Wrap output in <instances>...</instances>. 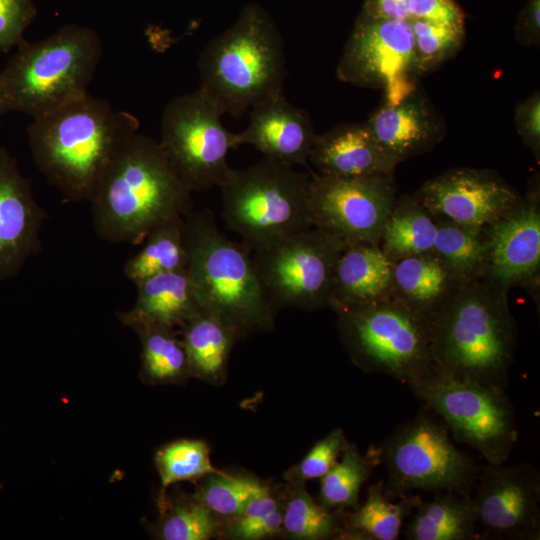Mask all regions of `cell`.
Returning a JSON list of instances; mask_svg holds the SVG:
<instances>
[{"mask_svg": "<svg viewBox=\"0 0 540 540\" xmlns=\"http://www.w3.org/2000/svg\"><path fill=\"white\" fill-rule=\"evenodd\" d=\"M365 125L398 163L432 150L447 130L442 116L417 91L396 104L384 102Z\"/></svg>", "mask_w": 540, "mask_h": 540, "instance_id": "obj_20", "label": "cell"}, {"mask_svg": "<svg viewBox=\"0 0 540 540\" xmlns=\"http://www.w3.org/2000/svg\"><path fill=\"white\" fill-rule=\"evenodd\" d=\"M483 274L502 288L536 284L540 270V192L534 175L526 195L507 213L484 227Z\"/></svg>", "mask_w": 540, "mask_h": 540, "instance_id": "obj_17", "label": "cell"}, {"mask_svg": "<svg viewBox=\"0 0 540 540\" xmlns=\"http://www.w3.org/2000/svg\"><path fill=\"white\" fill-rule=\"evenodd\" d=\"M409 520L408 540H480L472 493L446 490L431 500L420 497Z\"/></svg>", "mask_w": 540, "mask_h": 540, "instance_id": "obj_25", "label": "cell"}, {"mask_svg": "<svg viewBox=\"0 0 540 540\" xmlns=\"http://www.w3.org/2000/svg\"><path fill=\"white\" fill-rule=\"evenodd\" d=\"M36 14L33 0H0V53L26 42L24 31Z\"/></svg>", "mask_w": 540, "mask_h": 540, "instance_id": "obj_39", "label": "cell"}, {"mask_svg": "<svg viewBox=\"0 0 540 540\" xmlns=\"http://www.w3.org/2000/svg\"><path fill=\"white\" fill-rule=\"evenodd\" d=\"M3 114H5V113H4L3 109H2V105H1V102H0V118H1V116H2Z\"/></svg>", "mask_w": 540, "mask_h": 540, "instance_id": "obj_44", "label": "cell"}, {"mask_svg": "<svg viewBox=\"0 0 540 540\" xmlns=\"http://www.w3.org/2000/svg\"><path fill=\"white\" fill-rule=\"evenodd\" d=\"M346 246L317 227L286 235L251 251L272 308L317 310L329 305L336 261Z\"/></svg>", "mask_w": 540, "mask_h": 540, "instance_id": "obj_12", "label": "cell"}, {"mask_svg": "<svg viewBox=\"0 0 540 540\" xmlns=\"http://www.w3.org/2000/svg\"><path fill=\"white\" fill-rule=\"evenodd\" d=\"M420 496L410 493L396 503L384 492V483L369 486L365 502L344 518L345 536L365 540H396Z\"/></svg>", "mask_w": 540, "mask_h": 540, "instance_id": "obj_27", "label": "cell"}, {"mask_svg": "<svg viewBox=\"0 0 540 540\" xmlns=\"http://www.w3.org/2000/svg\"><path fill=\"white\" fill-rule=\"evenodd\" d=\"M445 423L451 436L488 464L509 458L518 438L515 412L505 388L457 379L435 369L407 384Z\"/></svg>", "mask_w": 540, "mask_h": 540, "instance_id": "obj_10", "label": "cell"}, {"mask_svg": "<svg viewBox=\"0 0 540 540\" xmlns=\"http://www.w3.org/2000/svg\"><path fill=\"white\" fill-rule=\"evenodd\" d=\"M102 53L98 34L79 25L23 43L0 71L4 113L35 118L87 94Z\"/></svg>", "mask_w": 540, "mask_h": 540, "instance_id": "obj_6", "label": "cell"}, {"mask_svg": "<svg viewBox=\"0 0 540 540\" xmlns=\"http://www.w3.org/2000/svg\"><path fill=\"white\" fill-rule=\"evenodd\" d=\"M283 514L279 509L248 525L233 526V535L241 539H260L276 534L282 527Z\"/></svg>", "mask_w": 540, "mask_h": 540, "instance_id": "obj_43", "label": "cell"}, {"mask_svg": "<svg viewBox=\"0 0 540 540\" xmlns=\"http://www.w3.org/2000/svg\"><path fill=\"white\" fill-rule=\"evenodd\" d=\"M142 342L145 373L156 381H170L189 371L187 355L173 328L157 324L131 325Z\"/></svg>", "mask_w": 540, "mask_h": 540, "instance_id": "obj_32", "label": "cell"}, {"mask_svg": "<svg viewBox=\"0 0 540 540\" xmlns=\"http://www.w3.org/2000/svg\"><path fill=\"white\" fill-rule=\"evenodd\" d=\"M47 218L35 200L31 182L16 159L0 146V279L17 276L42 248L40 233Z\"/></svg>", "mask_w": 540, "mask_h": 540, "instance_id": "obj_18", "label": "cell"}, {"mask_svg": "<svg viewBox=\"0 0 540 540\" xmlns=\"http://www.w3.org/2000/svg\"><path fill=\"white\" fill-rule=\"evenodd\" d=\"M507 293L482 275L460 286L430 321L435 370L506 389L518 336Z\"/></svg>", "mask_w": 540, "mask_h": 540, "instance_id": "obj_2", "label": "cell"}, {"mask_svg": "<svg viewBox=\"0 0 540 540\" xmlns=\"http://www.w3.org/2000/svg\"><path fill=\"white\" fill-rule=\"evenodd\" d=\"M393 296L392 261L379 245L346 244L333 272L329 307L365 306Z\"/></svg>", "mask_w": 540, "mask_h": 540, "instance_id": "obj_22", "label": "cell"}, {"mask_svg": "<svg viewBox=\"0 0 540 540\" xmlns=\"http://www.w3.org/2000/svg\"><path fill=\"white\" fill-rule=\"evenodd\" d=\"M393 296L429 322L466 281L435 253L408 255L392 261Z\"/></svg>", "mask_w": 540, "mask_h": 540, "instance_id": "obj_23", "label": "cell"}, {"mask_svg": "<svg viewBox=\"0 0 540 540\" xmlns=\"http://www.w3.org/2000/svg\"><path fill=\"white\" fill-rule=\"evenodd\" d=\"M434 217L437 234L433 253L449 263L466 280L481 276L486 252L484 228Z\"/></svg>", "mask_w": 540, "mask_h": 540, "instance_id": "obj_31", "label": "cell"}, {"mask_svg": "<svg viewBox=\"0 0 540 540\" xmlns=\"http://www.w3.org/2000/svg\"><path fill=\"white\" fill-rule=\"evenodd\" d=\"M308 162L319 175L332 177L393 174L399 164L381 147L365 123L339 124L316 134Z\"/></svg>", "mask_w": 540, "mask_h": 540, "instance_id": "obj_21", "label": "cell"}, {"mask_svg": "<svg viewBox=\"0 0 540 540\" xmlns=\"http://www.w3.org/2000/svg\"><path fill=\"white\" fill-rule=\"evenodd\" d=\"M136 287L134 306L120 314L129 326L142 323L174 328L202 312L187 269L153 275Z\"/></svg>", "mask_w": 540, "mask_h": 540, "instance_id": "obj_24", "label": "cell"}, {"mask_svg": "<svg viewBox=\"0 0 540 540\" xmlns=\"http://www.w3.org/2000/svg\"><path fill=\"white\" fill-rule=\"evenodd\" d=\"M421 75L410 22L359 14L336 69L340 81L383 89L385 102L396 104Z\"/></svg>", "mask_w": 540, "mask_h": 540, "instance_id": "obj_13", "label": "cell"}, {"mask_svg": "<svg viewBox=\"0 0 540 540\" xmlns=\"http://www.w3.org/2000/svg\"><path fill=\"white\" fill-rule=\"evenodd\" d=\"M515 127L524 144L538 159L540 155V93L538 90L517 105Z\"/></svg>", "mask_w": 540, "mask_h": 540, "instance_id": "obj_41", "label": "cell"}, {"mask_svg": "<svg viewBox=\"0 0 540 540\" xmlns=\"http://www.w3.org/2000/svg\"><path fill=\"white\" fill-rule=\"evenodd\" d=\"M413 196L434 216L479 228L499 219L522 197L495 171L474 168L445 171Z\"/></svg>", "mask_w": 540, "mask_h": 540, "instance_id": "obj_16", "label": "cell"}, {"mask_svg": "<svg viewBox=\"0 0 540 540\" xmlns=\"http://www.w3.org/2000/svg\"><path fill=\"white\" fill-rule=\"evenodd\" d=\"M360 14L408 22L428 19L465 24V15L454 0H364Z\"/></svg>", "mask_w": 540, "mask_h": 540, "instance_id": "obj_36", "label": "cell"}, {"mask_svg": "<svg viewBox=\"0 0 540 540\" xmlns=\"http://www.w3.org/2000/svg\"><path fill=\"white\" fill-rule=\"evenodd\" d=\"M473 490L480 540L540 539V472L535 465L488 464Z\"/></svg>", "mask_w": 540, "mask_h": 540, "instance_id": "obj_15", "label": "cell"}, {"mask_svg": "<svg viewBox=\"0 0 540 540\" xmlns=\"http://www.w3.org/2000/svg\"><path fill=\"white\" fill-rule=\"evenodd\" d=\"M269 492L259 481L226 473L210 474L202 485L199 500L212 513L238 515L252 498Z\"/></svg>", "mask_w": 540, "mask_h": 540, "instance_id": "obj_37", "label": "cell"}, {"mask_svg": "<svg viewBox=\"0 0 540 540\" xmlns=\"http://www.w3.org/2000/svg\"><path fill=\"white\" fill-rule=\"evenodd\" d=\"M216 527L212 511L198 499L173 506L162 523L161 536L165 540H207Z\"/></svg>", "mask_w": 540, "mask_h": 540, "instance_id": "obj_38", "label": "cell"}, {"mask_svg": "<svg viewBox=\"0 0 540 540\" xmlns=\"http://www.w3.org/2000/svg\"><path fill=\"white\" fill-rule=\"evenodd\" d=\"M341 429L332 430L325 438L318 441L296 467L300 480L321 479L337 462L347 445Z\"/></svg>", "mask_w": 540, "mask_h": 540, "instance_id": "obj_40", "label": "cell"}, {"mask_svg": "<svg viewBox=\"0 0 540 540\" xmlns=\"http://www.w3.org/2000/svg\"><path fill=\"white\" fill-rule=\"evenodd\" d=\"M187 272L203 313L230 328L238 338L270 330L272 308L256 273L251 251L230 240L209 209L184 216Z\"/></svg>", "mask_w": 540, "mask_h": 540, "instance_id": "obj_4", "label": "cell"}, {"mask_svg": "<svg viewBox=\"0 0 540 540\" xmlns=\"http://www.w3.org/2000/svg\"><path fill=\"white\" fill-rule=\"evenodd\" d=\"M337 511L317 504L304 487L300 486L287 503L282 526L298 539L344 537V518Z\"/></svg>", "mask_w": 540, "mask_h": 540, "instance_id": "obj_33", "label": "cell"}, {"mask_svg": "<svg viewBox=\"0 0 540 540\" xmlns=\"http://www.w3.org/2000/svg\"><path fill=\"white\" fill-rule=\"evenodd\" d=\"M181 327L189 371L209 380L224 376L238 336L221 321L203 312Z\"/></svg>", "mask_w": 540, "mask_h": 540, "instance_id": "obj_28", "label": "cell"}, {"mask_svg": "<svg viewBox=\"0 0 540 540\" xmlns=\"http://www.w3.org/2000/svg\"><path fill=\"white\" fill-rule=\"evenodd\" d=\"M198 71L199 88L234 117L283 93L284 43L271 16L256 3L246 5L235 23L201 50Z\"/></svg>", "mask_w": 540, "mask_h": 540, "instance_id": "obj_5", "label": "cell"}, {"mask_svg": "<svg viewBox=\"0 0 540 540\" xmlns=\"http://www.w3.org/2000/svg\"><path fill=\"white\" fill-rule=\"evenodd\" d=\"M162 488L210 474L224 473L216 469L209 457V448L199 440H180L162 448L156 456Z\"/></svg>", "mask_w": 540, "mask_h": 540, "instance_id": "obj_35", "label": "cell"}, {"mask_svg": "<svg viewBox=\"0 0 540 540\" xmlns=\"http://www.w3.org/2000/svg\"><path fill=\"white\" fill-rule=\"evenodd\" d=\"M250 109L249 125L244 131L234 133L233 148L252 145L263 158L307 167L316 136L310 115L288 102L284 92Z\"/></svg>", "mask_w": 540, "mask_h": 540, "instance_id": "obj_19", "label": "cell"}, {"mask_svg": "<svg viewBox=\"0 0 540 540\" xmlns=\"http://www.w3.org/2000/svg\"><path fill=\"white\" fill-rule=\"evenodd\" d=\"M409 22L417 64L422 75L453 57L465 39V24L428 19Z\"/></svg>", "mask_w": 540, "mask_h": 540, "instance_id": "obj_34", "label": "cell"}, {"mask_svg": "<svg viewBox=\"0 0 540 540\" xmlns=\"http://www.w3.org/2000/svg\"><path fill=\"white\" fill-rule=\"evenodd\" d=\"M341 454V460L320 479L321 504L338 511L358 507L361 487L380 463L377 447L362 455L354 444L347 443Z\"/></svg>", "mask_w": 540, "mask_h": 540, "instance_id": "obj_30", "label": "cell"}, {"mask_svg": "<svg viewBox=\"0 0 540 540\" xmlns=\"http://www.w3.org/2000/svg\"><path fill=\"white\" fill-rule=\"evenodd\" d=\"M311 175L262 158L236 170L220 187L222 218L253 251L286 235L312 227Z\"/></svg>", "mask_w": 540, "mask_h": 540, "instance_id": "obj_7", "label": "cell"}, {"mask_svg": "<svg viewBox=\"0 0 540 540\" xmlns=\"http://www.w3.org/2000/svg\"><path fill=\"white\" fill-rule=\"evenodd\" d=\"M223 112L200 88L165 106L159 146L170 167L191 192L221 187L234 169L227 162L234 133L222 124Z\"/></svg>", "mask_w": 540, "mask_h": 540, "instance_id": "obj_11", "label": "cell"}, {"mask_svg": "<svg viewBox=\"0 0 540 540\" xmlns=\"http://www.w3.org/2000/svg\"><path fill=\"white\" fill-rule=\"evenodd\" d=\"M158 141L136 133L113 160L93 197V229L110 243L140 244L159 224L193 210Z\"/></svg>", "mask_w": 540, "mask_h": 540, "instance_id": "obj_3", "label": "cell"}, {"mask_svg": "<svg viewBox=\"0 0 540 540\" xmlns=\"http://www.w3.org/2000/svg\"><path fill=\"white\" fill-rule=\"evenodd\" d=\"M139 127L131 113L87 93L33 118L27 138L33 160L49 184L71 201L89 202Z\"/></svg>", "mask_w": 540, "mask_h": 540, "instance_id": "obj_1", "label": "cell"}, {"mask_svg": "<svg viewBox=\"0 0 540 540\" xmlns=\"http://www.w3.org/2000/svg\"><path fill=\"white\" fill-rule=\"evenodd\" d=\"M353 362L408 384L431 372L430 322L392 296L378 303L335 311Z\"/></svg>", "mask_w": 540, "mask_h": 540, "instance_id": "obj_8", "label": "cell"}, {"mask_svg": "<svg viewBox=\"0 0 540 540\" xmlns=\"http://www.w3.org/2000/svg\"><path fill=\"white\" fill-rule=\"evenodd\" d=\"M437 221L413 196L396 199L383 228L379 246L387 257L433 253Z\"/></svg>", "mask_w": 540, "mask_h": 540, "instance_id": "obj_26", "label": "cell"}, {"mask_svg": "<svg viewBox=\"0 0 540 540\" xmlns=\"http://www.w3.org/2000/svg\"><path fill=\"white\" fill-rule=\"evenodd\" d=\"M142 248L124 264L123 273L135 285L163 272L186 269L184 216H175L153 228Z\"/></svg>", "mask_w": 540, "mask_h": 540, "instance_id": "obj_29", "label": "cell"}, {"mask_svg": "<svg viewBox=\"0 0 540 540\" xmlns=\"http://www.w3.org/2000/svg\"><path fill=\"white\" fill-rule=\"evenodd\" d=\"M515 38L523 46H539L540 0H527L515 26Z\"/></svg>", "mask_w": 540, "mask_h": 540, "instance_id": "obj_42", "label": "cell"}, {"mask_svg": "<svg viewBox=\"0 0 540 540\" xmlns=\"http://www.w3.org/2000/svg\"><path fill=\"white\" fill-rule=\"evenodd\" d=\"M451 437L442 419L427 411L395 427L377 447L387 470L385 495L395 499L416 490L472 493L480 468Z\"/></svg>", "mask_w": 540, "mask_h": 540, "instance_id": "obj_9", "label": "cell"}, {"mask_svg": "<svg viewBox=\"0 0 540 540\" xmlns=\"http://www.w3.org/2000/svg\"><path fill=\"white\" fill-rule=\"evenodd\" d=\"M396 199L393 174L360 177L311 174L309 208L312 225L346 244L379 245Z\"/></svg>", "mask_w": 540, "mask_h": 540, "instance_id": "obj_14", "label": "cell"}]
</instances>
